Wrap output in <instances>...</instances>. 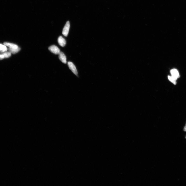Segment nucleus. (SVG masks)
Here are the masks:
<instances>
[{
    "label": "nucleus",
    "instance_id": "obj_1",
    "mask_svg": "<svg viewBox=\"0 0 186 186\" xmlns=\"http://www.w3.org/2000/svg\"><path fill=\"white\" fill-rule=\"evenodd\" d=\"M170 73L171 75V77L174 81H176L177 79L180 77L179 73L176 69H173L171 70Z\"/></svg>",
    "mask_w": 186,
    "mask_h": 186
},
{
    "label": "nucleus",
    "instance_id": "obj_2",
    "mask_svg": "<svg viewBox=\"0 0 186 186\" xmlns=\"http://www.w3.org/2000/svg\"><path fill=\"white\" fill-rule=\"evenodd\" d=\"M70 22L69 21H68L65 25L62 32L63 34L65 37H67L68 36L69 30H70Z\"/></svg>",
    "mask_w": 186,
    "mask_h": 186
},
{
    "label": "nucleus",
    "instance_id": "obj_3",
    "mask_svg": "<svg viewBox=\"0 0 186 186\" xmlns=\"http://www.w3.org/2000/svg\"><path fill=\"white\" fill-rule=\"evenodd\" d=\"M49 50L52 53L55 54H59L60 51L59 48L56 46L53 45L48 48Z\"/></svg>",
    "mask_w": 186,
    "mask_h": 186
},
{
    "label": "nucleus",
    "instance_id": "obj_4",
    "mask_svg": "<svg viewBox=\"0 0 186 186\" xmlns=\"http://www.w3.org/2000/svg\"><path fill=\"white\" fill-rule=\"evenodd\" d=\"M68 64L69 67L70 69L72 72L76 75H77L78 72L75 65L71 62H68Z\"/></svg>",
    "mask_w": 186,
    "mask_h": 186
},
{
    "label": "nucleus",
    "instance_id": "obj_5",
    "mask_svg": "<svg viewBox=\"0 0 186 186\" xmlns=\"http://www.w3.org/2000/svg\"><path fill=\"white\" fill-rule=\"evenodd\" d=\"M59 58L60 60L63 63L66 64L67 63L66 57L64 53L62 52H60L59 54Z\"/></svg>",
    "mask_w": 186,
    "mask_h": 186
},
{
    "label": "nucleus",
    "instance_id": "obj_6",
    "mask_svg": "<svg viewBox=\"0 0 186 186\" xmlns=\"http://www.w3.org/2000/svg\"><path fill=\"white\" fill-rule=\"evenodd\" d=\"M58 42L61 46L64 47L66 44V41L65 39L62 36H60L58 39Z\"/></svg>",
    "mask_w": 186,
    "mask_h": 186
},
{
    "label": "nucleus",
    "instance_id": "obj_7",
    "mask_svg": "<svg viewBox=\"0 0 186 186\" xmlns=\"http://www.w3.org/2000/svg\"><path fill=\"white\" fill-rule=\"evenodd\" d=\"M4 44L5 46H8L10 48L12 49H17L19 47L17 45L13 43L4 42Z\"/></svg>",
    "mask_w": 186,
    "mask_h": 186
},
{
    "label": "nucleus",
    "instance_id": "obj_8",
    "mask_svg": "<svg viewBox=\"0 0 186 186\" xmlns=\"http://www.w3.org/2000/svg\"><path fill=\"white\" fill-rule=\"evenodd\" d=\"M20 49H21L20 47L17 49H12L9 48V50L10 53L13 54H15L19 52L20 50Z\"/></svg>",
    "mask_w": 186,
    "mask_h": 186
},
{
    "label": "nucleus",
    "instance_id": "obj_9",
    "mask_svg": "<svg viewBox=\"0 0 186 186\" xmlns=\"http://www.w3.org/2000/svg\"><path fill=\"white\" fill-rule=\"evenodd\" d=\"M7 50V48L5 46L0 44V52H5Z\"/></svg>",
    "mask_w": 186,
    "mask_h": 186
},
{
    "label": "nucleus",
    "instance_id": "obj_10",
    "mask_svg": "<svg viewBox=\"0 0 186 186\" xmlns=\"http://www.w3.org/2000/svg\"><path fill=\"white\" fill-rule=\"evenodd\" d=\"M4 57V58H8L11 56V53L10 52H7L1 54Z\"/></svg>",
    "mask_w": 186,
    "mask_h": 186
},
{
    "label": "nucleus",
    "instance_id": "obj_11",
    "mask_svg": "<svg viewBox=\"0 0 186 186\" xmlns=\"http://www.w3.org/2000/svg\"><path fill=\"white\" fill-rule=\"evenodd\" d=\"M168 78L169 80V81L172 83L173 84H174V85H176V81H174V80L173 79L172 77H171V76H168Z\"/></svg>",
    "mask_w": 186,
    "mask_h": 186
},
{
    "label": "nucleus",
    "instance_id": "obj_12",
    "mask_svg": "<svg viewBox=\"0 0 186 186\" xmlns=\"http://www.w3.org/2000/svg\"><path fill=\"white\" fill-rule=\"evenodd\" d=\"M4 58V56L2 55H0V60H3Z\"/></svg>",
    "mask_w": 186,
    "mask_h": 186
},
{
    "label": "nucleus",
    "instance_id": "obj_13",
    "mask_svg": "<svg viewBox=\"0 0 186 186\" xmlns=\"http://www.w3.org/2000/svg\"><path fill=\"white\" fill-rule=\"evenodd\" d=\"M184 130L185 132H186V124L185 127H184Z\"/></svg>",
    "mask_w": 186,
    "mask_h": 186
},
{
    "label": "nucleus",
    "instance_id": "obj_14",
    "mask_svg": "<svg viewBox=\"0 0 186 186\" xmlns=\"http://www.w3.org/2000/svg\"></svg>",
    "mask_w": 186,
    "mask_h": 186
}]
</instances>
